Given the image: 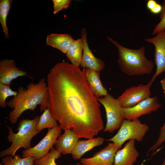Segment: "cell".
Here are the masks:
<instances>
[{"label": "cell", "instance_id": "cell-1", "mask_svg": "<svg viewBox=\"0 0 165 165\" xmlns=\"http://www.w3.org/2000/svg\"><path fill=\"white\" fill-rule=\"evenodd\" d=\"M48 108L62 129L90 139L104 129L100 105L88 83L85 68L57 63L48 74Z\"/></svg>", "mask_w": 165, "mask_h": 165}, {"label": "cell", "instance_id": "cell-2", "mask_svg": "<svg viewBox=\"0 0 165 165\" xmlns=\"http://www.w3.org/2000/svg\"><path fill=\"white\" fill-rule=\"evenodd\" d=\"M17 92L16 96L6 102L7 105L13 109L9 115L11 123H16L25 111H34L38 105L40 106V112L48 108L49 94L46 79L42 78L37 83H29L26 88L20 86Z\"/></svg>", "mask_w": 165, "mask_h": 165}, {"label": "cell", "instance_id": "cell-3", "mask_svg": "<svg viewBox=\"0 0 165 165\" xmlns=\"http://www.w3.org/2000/svg\"><path fill=\"white\" fill-rule=\"evenodd\" d=\"M107 38L118 49V63L123 73L133 76L148 74L152 72L154 63L145 57V46L137 49H129L122 46L110 37Z\"/></svg>", "mask_w": 165, "mask_h": 165}, {"label": "cell", "instance_id": "cell-4", "mask_svg": "<svg viewBox=\"0 0 165 165\" xmlns=\"http://www.w3.org/2000/svg\"><path fill=\"white\" fill-rule=\"evenodd\" d=\"M40 116H37L32 119H23L19 122L15 133L13 129L6 126L9 130L7 139L11 145L8 148L1 151L0 157H3L7 155L14 156L17 151L20 148L24 150L31 147V141L32 138L39 132L36 128Z\"/></svg>", "mask_w": 165, "mask_h": 165}, {"label": "cell", "instance_id": "cell-5", "mask_svg": "<svg viewBox=\"0 0 165 165\" xmlns=\"http://www.w3.org/2000/svg\"><path fill=\"white\" fill-rule=\"evenodd\" d=\"M149 126L139 119L128 120L124 119L117 133L112 138L106 140L117 145L119 148L126 141L134 139L138 142L143 140Z\"/></svg>", "mask_w": 165, "mask_h": 165}, {"label": "cell", "instance_id": "cell-6", "mask_svg": "<svg viewBox=\"0 0 165 165\" xmlns=\"http://www.w3.org/2000/svg\"><path fill=\"white\" fill-rule=\"evenodd\" d=\"M97 100L104 106L106 111V124L103 131L111 133L119 129L124 119L123 108L117 99L108 93Z\"/></svg>", "mask_w": 165, "mask_h": 165}, {"label": "cell", "instance_id": "cell-7", "mask_svg": "<svg viewBox=\"0 0 165 165\" xmlns=\"http://www.w3.org/2000/svg\"><path fill=\"white\" fill-rule=\"evenodd\" d=\"M61 128L59 125L48 129L46 136L35 146L22 151V157H34L35 160L47 154L53 148L58 137L61 135Z\"/></svg>", "mask_w": 165, "mask_h": 165}, {"label": "cell", "instance_id": "cell-8", "mask_svg": "<svg viewBox=\"0 0 165 165\" xmlns=\"http://www.w3.org/2000/svg\"><path fill=\"white\" fill-rule=\"evenodd\" d=\"M153 82L150 81L147 84H139L126 89L117 98L122 107L127 108L132 107L141 101L150 97V87Z\"/></svg>", "mask_w": 165, "mask_h": 165}, {"label": "cell", "instance_id": "cell-9", "mask_svg": "<svg viewBox=\"0 0 165 165\" xmlns=\"http://www.w3.org/2000/svg\"><path fill=\"white\" fill-rule=\"evenodd\" d=\"M161 106L158 97L156 96L145 99L132 107L123 108V115L124 119L136 120L141 116L157 111Z\"/></svg>", "mask_w": 165, "mask_h": 165}, {"label": "cell", "instance_id": "cell-10", "mask_svg": "<svg viewBox=\"0 0 165 165\" xmlns=\"http://www.w3.org/2000/svg\"><path fill=\"white\" fill-rule=\"evenodd\" d=\"M144 40L155 46L154 62L156 70L151 80L153 82L160 74L165 72V33L162 31L156 36L144 39Z\"/></svg>", "mask_w": 165, "mask_h": 165}, {"label": "cell", "instance_id": "cell-11", "mask_svg": "<svg viewBox=\"0 0 165 165\" xmlns=\"http://www.w3.org/2000/svg\"><path fill=\"white\" fill-rule=\"evenodd\" d=\"M119 149L114 143H108L92 157L81 159L80 163L82 165H114L115 156Z\"/></svg>", "mask_w": 165, "mask_h": 165}, {"label": "cell", "instance_id": "cell-12", "mask_svg": "<svg viewBox=\"0 0 165 165\" xmlns=\"http://www.w3.org/2000/svg\"><path fill=\"white\" fill-rule=\"evenodd\" d=\"M28 74L18 68L13 59H5L0 61V83L10 85L13 80Z\"/></svg>", "mask_w": 165, "mask_h": 165}, {"label": "cell", "instance_id": "cell-13", "mask_svg": "<svg viewBox=\"0 0 165 165\" xmlns=\"http://www.w3.org/2000/svg\"><path fill=\"white\" fill-rule=\"evenodd\" d=\"M81 37L83 44V56L81 64L82 68H89L100 72L105 66L104 62L100 59L96 57L89 48L87 39V32L83 28L81 31Z\"/></svg>", "mask_w": 165, "mask_h": 165}, {"label": "cell", "instance_id": "cell-14", "mask_svg": "<svg viewBox=\"0 0 165 165\" xmlns=\"http://www.w3.org/2000/svg\"><path fill=\"white\" fill-rule=\"evenodd\" d=\"M134 139H130L115 155L114 165H133L139 155Z\"/></svg>", "mask_w": 165, "mask_h": 165}, {"label": "cell", "instance_id": "cell-15", "mask_svg": "<svg viewBox=\"0 0 165 165\" xmlns=\"http://www.w3.org/2000/svg\"><path fill=\"white\" fill-rule=\"evenodd\" d=\"M79 139L72 130H65L57 138L54 144L55 148L64 155L71 154Z\"/></svg>", "mask_w": 165, "mask_h": 165}, {"label": "cell", "instance_id": "cell-16", "mask_svg": "<svg viewBox=\"0 0 165 165\" xmlns=\"http://www.w3.org/2000/svg\"><path fill=\"white\" fill-rule=\"evenodd\" d=\"M105 139L101 137H93L87 140L78 141L71 154L73 159L79 160L86 152L103 144Z\"/></svg>", "mask_w": 165, "mask_h": 165}, {"label": "cell", "instance_id": "cell-17", "mask_svg": "<svg viewBox=\"0 0 165 165\" xmlns=\"http://www.w3.org/2000/svg\"><path fill=\"white\" fill-rule=\"evenodd\" d=\"M74 40L69 34L52 33L47 36L46 44L66 54Z\"/></svg>", "mask_w": 165, "mask_h": 165}, {"label": "cell", "instance_id": "cell-18", "mask_svg": "<svg viewBox=\"0 0 165 165\" xmlns=\"http://www.w3.org/2000/svg\"><path fill=\"white\" fill-rule=\"evenodd\" d=\"M88 83L96 97L98 99L107 95L108 93L100 79V72L89 68H85Z\"/></svg>", "mask_w": 165, "mask_h": 165}, {"label": "cell", "instance_id": "cell-19", "mask_svg": "<svg viewBox=\"0 0 165 165\" xmlns=\"http://www.w3.org/2000/svg\"><path fill=\"white\" fill-rule=\"evenodd\" d=\"M83 44L81 38L74 40L66 53L67 59L73 65L79 67L81 64Z\"/></svg>", "mask_w": 165, "mask_h": 165}, {"label": "cell", "instance_id": "cell-20", "mask_svg": "<svg viewBox=\"0 0 165 165\" xmlns=\"http://www.w3.org/2000/svg\"><path fill=\"white\" fill-rule=\"evenodd\" d=\"M58 125L57 120L53 116L48 108L40 116L36 128L39 133L45 128L51 129Z\"/></svg>", "mask_w": 165, "mask_h": 165}, {"label": "cell", "instance_id": "cell-21", "mask_svg": "<svg viewBox=\"0 0 165 165\" xmlns=\"http://www.w3.org/2000/svg\"><path fill=\"white\" fill-rule=\"evenodd\" d=\"M12 2V0L0 1V23L6 38H9V30L6 24L7 18L11 9Z\"/></svg>", "mask_w": 165, "mask_h": 165}, {"label": "cell", "instance_id": "cell-22", "mask_svg": "<svg viewBox=\"0 0 165 165\" xmlns=\"http://www.w3.org/2000/svg\"><path fill=\"white\" fill-rule=\"evenodd\" d=\"M35 159L32 156L21 158L20 155L13 156L7 155L3 157L2 160L3 165H33Z\"/></svg>", "mask_w": 165, "mask_h": 165}, {"label": "cell", "instance_id": "cell-23", "mask_svg": "<svg viewBox=\"0 0 165 165\" xmlns=\"http://www.w3.org/2000/svg\"><path fill=\"white\" fill-rule=\"evenodd\" d=\"M62 154L53 147L46 155L35 160L34 165H57L56 160L60 158Z\"/></svg>", "mask_w": 165, "mask_h": 165}, {"label": "cell", "instance_id": "cell-24", "mask_svg": "<svg viewBox=\"0 0 165 165\" xmlns=\"http://www.w3.org/2000/svg\"><path fill=\"white\" fill-rule=\"evenodd\" d=\"M17 91L12 90L10 85L0 83V107L4 108L6 107V99L9 97L16 96Z\"/></svg>", "mask_w": 165, "mask_h": 165}, {"label": "cell", "instance_id": "cell-25", "mask_svg": "<svg viewBox=\"0 0 165 165\" xmlns=\"http://www.w3.org/2000/svg\"><path fill=\"white\" fill-rule=\"evenodd\" d=\"M160 21L156 25L152 35L157 34L165 30V0L163 1L162 9L160 14Z\"/></svg>", "mask_w": 165, "mask_h": 165}, {"label": "cell", "instance_id": "cell-26", "mask_svg": "<svg viewBox=\"0 0 165 165\" xmlns=\"http://www.w3.org/2000/svg\"><path fill=\"white\" fill-rule=\"evenodd\" d=\"M72 1L71 0H53V13L55 14L62 10L67 9L69 6Z\"/></svg>", "mask_w": 165, "mask_h": 165}, {"label": "cell", "instance_id": "cell-27", "mask_svg": "<svg viewBox=\"0 0 165 165\" xmlns=\"http://www.w3.org/2000/svg\"><path fill=\"white\" fill-rule=\"evenodd\" d=\"M165 141V121L163 126L160 128L158 138L155 143L150 147L148 153L152 152H153L161 145Z\"/></svg>", "mask_w": 165, "mask_h": 165}, {"label": "cell", "instance_id": "cell-28", "mask_svg": "<svg viewBox=\"0 0 165 165\" xmlns=\"http://www.w3.org/2000/svg\"><path fill=\"white\" fill-rule=\"evenodd\" d=\"M157 3L155 0H149L147 2L146 7L150 11L155 7Z\"/></svg>", "mask_w": 165, "mask_h": 165}, {"label": "cell", "instance_id": "cell-29", "mask_svg": "<svg viewBox=\"0 0 165 165\" xmlns=\"http://www.w3.org/2000/svg\"><path fill=\"white\" fill-rule=\"evenodd\" d=\"M162 9V6L158 3L155 7L150 11L153 14H156L160 13Z\"/></svg>", "mask_w": 165, "mask_h": 165}, {"label": "cell", "instance_id": "cell-30", "mask_svg": "<svg viewBox=\"0 0 165 165\" xmlns=\"http://www.w3.org/2000/svg\"><path fill=\"white\" fill-rule=\"evenodd\" d=\"M160 83L163 90L164 97L165 98V79H163L160 81Z\"/></svg>", "mask_w": 165, "mask_h": 165}, {"label": "cell", "instance_id": "cell-31", "mask_svg": "<svg viewBox=\"0 0 165 165\" xmlns=\"http://www.w3.org/2000/svg\"><path fill=\"white\" fill-rule=\"evenodd\" d=\"M157 165H165V158L164 159L163 162L162 164Z\"/></svg>", "mask_w": 165, "mask_h": 165}, {"label": "cell", "instance_id": "cell-32", "mask_svg": "<svg viewBox=\"0 0 165 165\" xmlns=\"http://www.w3.org/2000/svg\"><path fill=\"white\" fill-rule=\"evenodd\" d=\"M76 165H82V164H81V163H76ZM68 165H72V164H69Z\"/></svg>", "mask_w": 165, "mask_h": 165}, {"label": "cell", "instance_id": "cell-33", "mask_svg": "<svg viewBox=\"0 0 165 165\" xmlns=\"http://www.w3.org/2000/svg\"><path fill=\"white\" fill-rule=\"evenodd\" d=\"M163 79H165V75H164V78Z\"/></svg>", "mask_w": 165, "mask_h": 165}, {"label": "cell", "instance_id": "cell-34", "mask_svg": "<svg viewBox=\"0 0 165 165\" xmlns=\"http://www.w3.org/2000/svg\"><path fill=\"white\" fill-rule=\"evenodd\" d=\"M164 31V32H165V30Z\"/></svg>", "mask_w": 165, "mask_h": 165}]
</instances>
